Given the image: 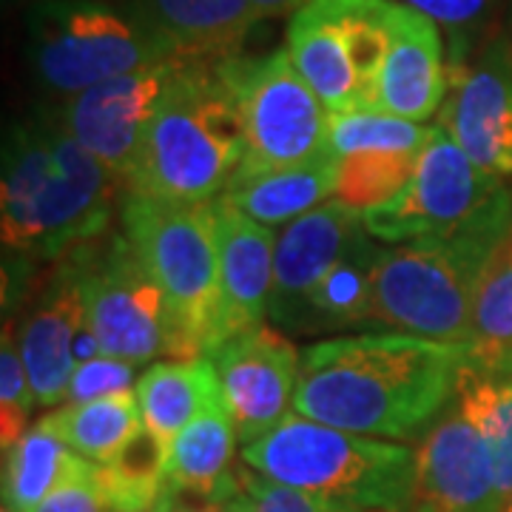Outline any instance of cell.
<instances>
[{
    "label": "cell",
    "instance_id": "6da1fadb",
    "mask_svg": "<svg viewBox=\"0 0 512 512\" xmlns=\"http://www.w3.org/2000/svg\"><path fill=\"white\" fill-rule=\"evenodd\" d=\"M470 345L416 333H359L302 350L293 413L370 439H410L444 410Z\"/></svg>",
    "mask_w": 512,
    "mask_h": 512
},
{
    "label": "cell",
    "instance_id": "7a4b0ae2",
    "mask_svg": "<svg viewBox=\"0 0 512 512\" xmlns=\"http://www.w3.org/2000/svg\"><path fill=\"white\" fill-rule=\"evenodd\" d=\"M126 180L74 140L55 117L26 120L3 146L0 234L18 254L55 259L97 239Z\"/></svg>",
    "mask_w": 512,
    "mask_h": 512
},
{
    "label": "cell",
    "instance_id": "3957f363",
    "mask_svg": "<svg viewBox=\"0 0 512 512\" xmlns=\"http://www.w3.org/2000/svg\"><path fill=\"white\" fill-rule=\"evenodd\" d=\"M512 228V188L444 237L384 248L373 271V325L467 345L478 288Z\"/></svg>",
    "mask_w": 512,
    "mask_h": 512
},
{
    "label": "cell",
    "instance_id": "277c9868",
    "mask_svg": "<svg viewBox=\"0 0 512 512\" xmlns=\"http://www.w3.org/2000/svg\"><path fill=\"white\" fill-rule=\"evenodd\" d=\"M242 157V114L220 60H180L126 191L160 202H214Z\"/></svg>",
    "mask_w": 512,
    "mask_h": 512
},
{
    "label": "cell",
    "instance_id": "5b68a950",
    "mask_svg": "<svg viewBox=\"0 0 512 512\" xmlns=\"http://www.w3.org/2000/svg\"><path fill=\"white\" fill-rule=\"evenodd\" d=\"M242 464L356 512H410L413 501L416 453L410 447L336 430L299 413L242 444Z\"/></svg>",
    "mask_w": 512,
    "mask_h": 512
},
{
    "label": "cell",
    "instance_id": "8992f818",
    "mask_svg": "<svg viewBox=\"0 0 512 512\" xmlns=\"http://www.w3.org/2000/svg\"><path fill=\"white\" fill-rule=\"evenodd\" d=\"M120 220L163 291L180 339V362L208 356L220 296L214 202H160L126 191Z\"/></svg>",
    "mask_w": 512,
    "mask_h": 512
},
{
    "label": "cell",
    "instance_id": "52a82bcc",
    "mask_svg": "<svg viewBox=\"0 0 512 512\" xmlns=\"http://www.w3.org/2000/svg\"><path fill=\"white\" fill-rule=\"evenodd\" d=\"M26 55L46 92L74 97L111 77L180 60L131 12L103 0H40L29 12Z\"/></svg>",
    "mask_w": 512,
    "mask_h": 512
},
{
    "label": "cell",
    "instance_id": "ba28073f",
    "mask_svg": "<svg viewBox=\"0 0 512 512\" xmlns=\"http://www.w3.org/2000/svg\"><path fill=\"white\" fill-rule=\"evenodd\" d=\"M393 0H305L288 23V55L330 114L376 111Z\"/></svg>",
    "mask_w": 512,
    "mask_h": 512
},
{
    "label": "cell",
    "instance_id": "9c48e42d",
    "mask_svg": "<svg viewBox=\"0 0 512 512\" xmlns=\"http://www.w3.org/2000/svg\"><path fill=\"white\" fill-rule=\"evenodd\" d=\"M220 69L245 128V157L237 174L308 163L328 151L330 111L296 72L288 49L265 57H225Z\"/></svg>",
    "mask_w": 512,
    "mask_h": 512
},
{
    "label": "cell",
    "instance_id": "30bf717a",
    "mask_svg": "<svg viewBox=\"0 0 512 512\" xmlns=\"http://www.w3.org/2000/svg\"><path fill=\"white\" fill-rule=\"evenodd\" d=\"M86 302V325L106 356L143 365L151 359L180 362V339L165 296L126 234L111 237L103 251L77 248L66 268Z\"/></svg>",
    "mask_w": 512,
    "mask_h": 512
},
{
    "label": "cell",
    "instance_id": "8fae6325",
    "mask_svg": "<svg viewBox=\"0 0 512 512\" xmlns=\"http://www.w3.org/2000/svg\"><path fill=\"white\" fill-rule=\"evenodd\" d=\"M507 188V180L484 174L436 123L410 183L390 202L365 211L362 222L370 237L387 245L444 237L476 220Z\"/></svg>",
    "mask_w": 512,
    "mask_h": 512
},
{
    "label": "cell",
    "instance_id": "7c38bea8",
    "mask_svg": "<svg viewBox=\"0 0 512 512\" xmlns=\"http://www.w3.org/2000/svg\"><path fill=\"white\" fill-rule=\"evenodd\" d=\"M447 97L439 126L458 148L498 180L512 177V49L507 40H490L473 60L447 63Z\"/></svg>",
    "mask_w": 512,
    "mask_h": 512
},
{
    "label": "cell",
    "instance_id": "4fadbf2b",
    "mask_svg": "<svg viewBox=\"0 0 512 512\" xmlns=\"http://www.w3.org/2000/svg\"><path fill=\"white\" fill-rule=\"evenodd\" d=\"M177 66L180 60H165L97 83L86 92L66 97L57 120L89 154L128 183L146 143L151 117Z\"/></svg>",
    "mask_w": 512,
    "mask_h": 512
},
{
    "label": "cell",
    "instance_id": "5bb4252c",
    "mask_svg": "<svg viewBox=\"0 0 512 512\" xmlns=\"http://www.w3.org/2000/svg\"><path fill=\"white\" fill-rule=\"evenodd\" d=\"M208 359L217 367L222 402L242 444L262 439L293 413L302 353H296L285 333L256 325L222 342Z\"/></svg>",
    "mask_w": 512,
    "mask_h": 512
},
{
    "label": "cell",
    "instance_id": "9a60e30c",
    "mask_svg": "<svg viewBox=\"0 0 512 512\" xmlns=\"http://www.w3.org/2000/svg\"><path fill=\"white\" fill-rule=\"evenodd\" d=\"M362 234H367L362 211L336 197L285 225L276 239L274 288L268 302L271 322L291 333H305L313 288Z\"/></svg>",
    "mask_w": 512,
    "mask_h": 512
},
{
    "label": "cell",
    "instance_id": "2e32d148",
    "mask_svg": "<svg viewBox=\"0 0 512 512\" xmlns=\"http://www.w3.org/2000/svg\"><path fill=\"white\" fill-rule=\"evenodd\" d=\"M495 461L476 424L447 413L416 453L410 512H501Z\"/></svg>",
    "mask_w": 512,
    "mask_h": 512
},
{
    "label": "cell",
    "instance_id": "e0dca14e",
    "mask_svg": "<svg viewBox=\"0 0 512 512\" xmlns=\"http://www.w3.org/2000/svg\"><path fill=\"white\" fill-rule=\"evenodd\" d=\"M217 254H220V296L211 353L231 336L265 325L274 288L276 228L245 217L228 202L214 200ZM208 353V356H211Z\"/></svg>",
    "mask_w": 512,
    "mask_h": 512
},
{
    "label": "cell",
    "instance_id": "ac0fdd59",
    "mask_svg": "<svg viewBox=\"0 0 512 512\" xmlns=\"http://www.w3.org/2000/svg\"><path fill=\"white\" fill-rule=\"evenodd\" d=\"M450 69L444 63L439 26L421 12L393 3L387 18V55H384L376 111L427 123L439 114L447 97Z\"/></svg>",
    "mask_w": 512,
    "mask_h": 512
},
{
    "label": "cell",
    "instance_id": "d6986e66",
    "mask_svg": "<svg viewBox=\"0 0 512 512\" xmlns=\"http://www.w3.org/2000/svg\"><path fill=\"white\" fill-rule=\"evenodd\" d=\"M128 12L180 60L239 55V46L262 20L254 0H131Z\"/></svg>",
    "mask_w": 512,
    "mask_h": 512
},
{
    "label": "cell",
    "instance_id": "ffe728a7",
    "mask_svg": "<svg viewBox=\"0 0 512 512\" xmlns=\"http://www.w3.org/2000/svg\"><path fill=\"white\" fill-rule=\"evenodd\" d=\"M86 325L83 291L69 271H63L57 288L18 330L23 365L32 382L37 407H57L66 402L77 359L74 339Z\"/></svg>",
    "mask_w": 512,
    "mask_h": 512
},
{
    "label": "cell",
    "instance_id": "44dd1931",
    "mask_svg": "<svg viewBox=\"0 0 512 512\" xmlns=\"http://www.w3.org/2000/svg\"><path fill=\"white\" fill-rule=\"evenodd\" d=\"M339 183V157L330 151L313 157L308 163L256 171V174H237L225 185L217 200L234 205L245 217L262 225H291L305 217L308 211L319 208L322 202L336 197Z\"/></svg>",
    "mask_w": 512,
    "mask_h": 512
},
{
    "label": "cell",
    "instance_id": "7402d4cb",
    "mask_svg": "<svg viewBox=\"0 0 512 512\" xmlns=\"http://www.w3.org/2000/svg\"><path fill=\"white\" fill-rule=\"evenodd\" d=\"M237 439L225 402L205 407L168 447V484L180 495H197L202 501L231 498L239 490V470H231Z\"/></svg>",
    "mask_w": 512,
    "mask_h": 512
},
{
    "label": "cell",
    "instance_id": "603a6c76",
    "mask_svg": "<svg viewBox=\"0 0 512 512\" xmlns=\"http://www.w3.org/2000/svg\"><path fill=\"white\" fill-rule=\"evenodd\" d=\"M134 393L146 430L168 447L188 421L222 399L220 376L208 356L191 362H154L137 379Z\"/></svg>",
    "mask_w": 512,
    "mask_h": 512
},
{
    "label": "cell",
    "instance_id": "cb8c5ba5",
    "mask_svg": "<svg viewBox=\"0 0 512 512\" xmlns=\"http://www.w3.org/2000/svg\"><path fill=\"white\" fill-rule=\"evenodd\" d=\"M370 234H362L330 268L308 299L305 333L373 325V271L382 256Z\"/></svg>",
    "mask_w": 512,
    "mask_h": 512
},
{
    "label": "cell",
    "instance_id": "d4e9b609",
    "mask_svg": "<svg viewBox=\"0 0 512 512\" xmlns=\"http://www.w3.org/2000/svg\"><path fill=\"white\" fill-rule=\"evenodd\" d=\"M43 424L55 430L72 453L94 464H109L146 427L137 393L131 390L94 402H66L60 410L43 416Z\"/></svg>",
    "mask_w": 512,
    "mask_h": 512
},
{
    "label": "cell",
    "instance_id": "484cf974",
    "mask_svg": "<svg viewBox=\"0 0 512 512\" xmlns=\"http://www.w3.org/2000/svg\"><path fill=\"white\" fill-rule=\"evenodd\" d=\"M467 345L473 356L470 370L481 376H512V228L481 279Z\"/></svg>",
    "mask_w": 512,
    "mask_h": 512
},
{
    "label": "cell",
    "instance_id": "4316f807",
    "mask_svg": "<svg viewBox=\"0 0 512 512\" xmlns=\"http://www.w3.org/2000/svg\"><path fill=\"white\" fill-rule=\"evenodd\" d=\"M74 458L77 453H72L43 419L32 424L12 447L3 450V504L32 512L69 476Z\"/></svg>",
    "mask_w": 512,
    "mask_h": 512
},
{
    "label": "cell",
    "instance_id": "83f0119b",
    "mask_svg": "<svg viewBox=\"0 0 512 512\" xmlns=\"http://www.w3.org/2000/svg\"><path fill=\"white\" fill-rule=\"evenodd\" d=\"M458 410L487 441L498 493L507 501L512 495V376H481L467 367L458 382Z\"/></svg>",
    "mask_w": 512,
    "mask_h": 512
},
{
    "label": "cell",
    "instance_id": "f1b7e54d",
    "mask_svg": "<svg viewBox=\"0 0 512 512\" xmlns=\"http://www.w3.org/2000/svg\"><path fill=\"white\" fill-rule=\"evenodd\" d=\"M433 128L436 126L410 123L382 111H342V114H330L328 151L339 160L362 151L421 154L433 137Z\"/></svg>",
    "mask_w": 512,
    "mask_h": 512
},
{
    "label": "cell",
    "instance_id": "f546056e",
    "mask_svg": "<svg viewBox=\"0 0 512 512\" xmlns=\"http://www.w3.org/2000/svg\"><path fill=\"white\" fill-rule=\"evenodd\" d=\"M421 154L413 151H362L339 160L336 200L356 211L390 202L410 183Z\"/></svg>",
    "mask_w": 512,
    "mask_h": 512
},
{
    "label": "cell",
    "instance_id": "4dcf8cb0",
    "mask_svg": "<svg viewBox=\"0 0 512 512\" xmlns=\"http://www.w3.org/2000/svg\"><path fill=\"white\" fill-rule=\"evenodd\" d=\"M35 407L32 382L20 356L18 333H12L6 322L3 342H0V444L3 450L12 447L29 430V419Z\"/></svg>",
    "mask_w": 512,
    "mask_h": 512
},
{
    "label": "cell",
    "instance_id": "1f68e13d",
    "mask_svg": "<svg viewBox=\"0 0 512 512\" xmlns=\"http://www.w3.org/2000/svg\"><path fill=\"white\" fill-rule=\"evenodd\" d=\"M237 512H356L328 501L322 495L305 493L288 484L259 476L251 467L239 470V490L234 493Z\"/></svg>",
    "mask_w": 512,
    "mask_h": 512
},
{
    "label": "cell",
    "instance_id": "d6a6232c",
    "mask_svg": "<svg viewBox=\"0 0 512 512\" xmlns=\"http://www.w3.org/2000/svg\"><path fill=\"white\" fill-rule=\"evenodd\" d=\"M32 512H117L100 478V464L74 458L69 476L57 484Z\"/></svg>",
    "mask_w": 512,
    "mask_h": 512
},
{
    "label": "cell",
    "instance_id": "836d02e7",
    "mask_svg": "<svg viewBox=\"0 0 512 512\" xmlns=\"http://www.w3.org/2000/svg\"><path fill=\"white\" fill-rule=\"evenodd\" d=\"M495 0H404V6L421 12L436 26H444L450 32V60L447 63H461L467 60L470 40L478 32V26L487 20Z\"/></svg>",
    "mask_w": 512,
    "mask_h": 512
},
{
    "label": "cell",
    "instance_id": "e575fe53",
    "mask_svg": "<svg viewBox=\"0 0 512 512\" xmlns=\"http://www.w3.org/2000/svg\"><path fill=\"white\" fill-rule=\"evenodd\" d=\"M134 367L131 362L114 359V356H97L92 362L77 365L69 384V396L66 402H94L103 396H114V393H126L134 384Z\"/></svg>",
    "mask_w": 512,
    "mask_h": 512
},
{
    "label": "cell",
    "instance_id": "d590c367",
    "mask_svg": "<svg viewBox=\"0 0 512 512\" xmlns=\"http://www.w3.org/2000/svg\"><path fill=\"white\" fill-rule=\"evenodd\" d=\"M305 0H254L256 12L262 18H276V15H288V12H296Z\"/></svg>",
    "mask_w": 512,
    "mask_h": 512
},
{
    "label": "cell",
    "instance_id": "8d00e7d4",
    "mask_svg": "<svg viewBox=\"0 0 512 512\" xmlns=\"http://www.w3.org/2000/svg\"><path fill=\"white\" fill-rule=\"evenodd\" d=\"M177 512H237L234 507V495L231 498H222V501H197V504H183L180 501V507Z\"/></svg>",
    "mask_w": 512,
    "mask_h": 512
},
{
    "label": "cell",
    "instance_id": "74e56055",
    "mask_svg": "<svg viewBox=\"0 0 512 512\" xmlns=\"http://www.w3.org/2000/svg\"><path fill=\"white\" fill-rule=\"evenodd\" d=\"M177 507H180V493H177L174 487H168L163 498H160V501L146 512H177Z\"/></svg>",
    "mask_w": 512,
    "mask_h": 512
},
{
    "label": "cell",
    "instance_id": "f35d334b",
    "mask_svg": "<svg viewBox=\"0 0 512 512\" xmlns=\"http://www.w3.org/2000/svg\"><path fill=\"white\" fill-rule=\"evenodd\" d=\"M501 512H512V495L504 501V507H501Z\"/></svg>",
    "mask_w": 512,
    "mask_h": 512
},
{
    "label": "cell",
    "instance_id": "ab89813d",
    "mask_svg": "<svg viewBox=\"0 0 512 512\" xmlns=\"http://www.w3.org/2000/svg\"><path fill=\"white\" fill-rule=\"evenodd\" d=\"M0 512H20V510H15V507H9V504H3V507H0Z\"/></svg>",
    "mask_w": 512,
    "mask_h": 512
}]
</instances>
